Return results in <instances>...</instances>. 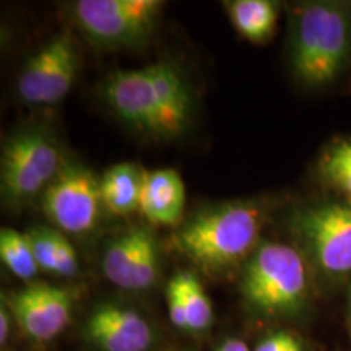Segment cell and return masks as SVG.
Wrapping results in <instances>:
<instances>
[{"label":"cell","instance_id":"e0dca14e","mask_svg":"<svg viewBox=\"0 0 351 351\" xmlns=\"http://www.w3.org/2000/svg\"><path fill=\"white\" fill-rule=\"evenodd\" d=\"M182 296L184 309L187 317V330L204 332L212 326L213 311L207 293L192 271H181L173 276Z\"/></svg>","mask_w":351,"mask_h":351},{"label":"cell","instance_id":"6da1fadb","mask_svg":"<svg viewBox=\"0 0 351 351\" xmlns=\"http://www.w3.org/2000/svg\"><path fill=\"white\" fill-rule=\"evenodd\" d=\"M101 95L121 121L153 137H179L191 125V86L171 62L116 70L103 82Z\"/></svg>","mask_w":351,"mask_h":351},{"label":"cell","instance_id":"4fadbf2b","mask_svg":"<svg viewBox=\"0 0 351 351\" xmlns=\"http://www.w3.org/2000/svg\"><path fill=\"white\" fill-rule=\"evenodd\" d=\"M186 207V187L174 169L145 171L138 212L152 225L179 226Z\"/></svg>","mask_w":351,"mask_h":351},{"label":"cell","instance_id":"30bf717a","mask_svg":"<svg viewBox=\"0 0 351 351\" xmlns=\"http://www.w3.org/2000/svg\"><path fill=\"white\" fill-rule=\"evenodd\" d=\"M160 257L158 244L150 230L132 226L108 244L103 254V271L116 287L142 291L158 280Z\"/></svg>","mask_w":351,"mask_h":351},{"label":"cell","instance_id":"ffe728a7","mask_svg":"<svg viewBox=\"0 0 351 351\" xmlns=\"http://www.w3.org/2000/svg\"><path fill=\"white\" fill-rule=\"evenodd\" d=\"M166 298H168L169 319H171V322H173V326L187 330V317H186V309H184L182 296H181V293H179L178 285L174 283L173 278H171V282L168 283Z\"/></svg>","mask_w":351,"mask_h":351},{"label":"cell","instance_id":"ac0fdd59","mask_svg":"<svg viewBox=\"0 0 351 351\" xmlns=\"http://www.w3.org/2000/svg\"><path fill=\"white\" fill-rule=\"evenodd\" d=\"M0 258L3 265L25 282L36 278L39 267L28 236L10 228L0 231Z\"/></svg>","mask_w":351,"mask_h":351},{"label":"cell","instance_id":"5bb4252c","mask_svg":"<svg viewBox=\"0 0 351 351\" xmlns=\"http://www.w3.org/2000/svg\"><path fill=\"white\" fill-rule=\"evenodd\" d=\"M145 171L132 163L109 168L99 179L101 204L106 212L124 217L138 210Z\"/></svg>","mask_w":351,"mask_h":351},{"label":"cell","instance_id":"52a82bcc","mask_svg":"<svg viewBox=\"0 0 351 351\" xmlns=\"http://www.w3.org/2000/svg\"><path fill=\"white\" fill-rule=\"evenodd\" d=\"M293 231L322 274H351V204L315 205L298 212Z\"/></svg>","mask_w":351,"mask_h":351},{"label":"cell","instance_id":"3957f363","mask_svg":"<svg viewBox=\"0 0 351 351\" xmlns=\"http://www.w3.org/2000/svg\"><path fill=\"white\" fill-rule=\"evenodd\" d=\"M262 230V212L249 202L202 210L179 228L178 249L207 271L226 270L254 254Z\"/></svg>","mask_w":351,"mask_h":351},{"label":"cell","instance_id":"ba28073f","mask_svg":"<svg viewBox=\"0 0 351 351\" xmlns=\"http://www.w3.org/2000/svg\"><path fill=\"white\" fill-rule=\"evenodd\" d=\"M99 181L93 171L65 160L62 169L43 194V210L57 230L69 234L91 231L101 213Z\"/></svg>","mask_w":351,"mask_h":351},{"label":"cell","instance_id":"9c48e42d","mask_svg":"<svg viewBox=\"0 0 351 351\" xmlns=\"http://www.w3.org/2000/svg\"><path fill=\"white\" fill-rule=\"evenodd\" d=\"M78 73V49L67 32L56 34L21 69L16 90L28 104H56L73 86Z\"/></svg>","mask_w":351,"mask_h":351},{"label":"cell","instance_id":"8992f818","mask_svg":"<svg viewBox=\"0 0 351 351\" xmlns=\"http://www.w3.org/2000/svg\"><path fill=\"white\" fill-rule=\"evenodd\" d=\"M163 10L158 0H78L73 20L98 47L122 49L140 46L152 36Z\"/></svg>","mask_w":351,"mask_h":351},{"label":"cell","instance_id":"8fae6325","mask_svg":"<svg viewBox=\"0 0 351 351\" xmlns=\"http://www.w3.org/2000/svg\"><path fill=\"white\" fill-rule=\"evenodd\" d=\"M7 306L29 339L49 341L69 326L73 295L67 288L32 283L8 296Z\"/></svg>","mask_w":351,"mask_h":351},{"label":"cell","instance_id":"44dd1931","mask_svg":"<svg viewBox=\"0 0 351 351\" xmlns=\"http://www.w3.org/2000/svg\"><path fill=\"white\" fill-rule=\"evenodd\" d=\"M256 351H302L295 335L288 332H275L257 345Z\"/></svg>","mask_w":351,"mask_h":351},{"label":"cell","instance_id":"d6986e66","mask_svg":"<svg viewBox=\"0 0 351 351\" xmlns=\"http://www.w3.org/2000/svg\"><path fill=\"white\" fill-rule=\"evenodd\" d=\"M319 173L328 187L351 202V138L339 140L324 152Z\"/></svg>","mask_w":351,"mask_h":351},{"label":"cell","instance_id":"5b68a950","mask_svg":"<svg viewBox=\"0 0 351 351\" xmlns=\"http://www.w3.org/2000/svg\"><path fill=\"white\" fill-rule=\"evenodd\" d=\"M65 158L49 132L20 130L8 138L2 152V195L8 204L21 205L51 186Z\"/></svg>","mask_w":351,"mask_h":351},{"label":"cell","instance_id":"cb8c5ba5","mask_svg":"<svg viewBox=\"0 0 351 351\" xmlns=\"http://www.w3.org/2000/svg\"><path fill=\"white\" fill-rule=\"evenodd\" d=\"M350 320H351V295H350Z\"/></svg>","mask_w":351,"mask_h":351},{"label":"cell","instance_id":"7c38bea8","mask_svg":"<svg viewBox=\"0 0 351 351\" xmlns=\"http://www.w3.org/2000/svg\"><path fill=\"white\" fill-rule=\"evenodd\" d=\"M85 337L101 351H147L153 343V330L143 315L111 302L90 314Z\"/></svg>","mask_w":351,"mask_h":351},{"label":"cell","instance_id":"277c9868","mask_svg":"<svg viewBox=\"0 0 351 351\" xmlns=\"http://www.w3.org/2000/svg\"><path fill=\"white\" fill-rule=\"evenodd\" d=\"M241 291L257 313L295 314L307 298V271L300 251L280 243L258 245L245 261Z\"/></svg>","mask_w":351,"mask_h":351},{"label":"cell","instance_id":"7402d4cb","mask_svg":"<svg viewBox=\"0 0 351 351\" xmlns=\"http://www.w3.org/2000/svg\"><path fill=\"white\" fill-rule=\"evenodd\" d=\"M12 313L8 309L7 304H2V309H0V343L5 345L8 341V337H10V326H12Z\"/></svg>","mask_w":351,"mask_h":351},{"label":"cell","instance_id":"7a4b0ae2","mask_svg":"<svg viewBox=\"0 0 351 351\" xmlns=\"http://www.w3.org/2000/svg\"><path fill=\"white\" fill-rule=\"evenodd\" d=\"M351 54V12L343 3H302L291 16L289 60L306 86H326L340 77Z\"/></svg>","mask_w":351,"mask_h":351},{"label":"cell","instance_id":"2e32d148","mask_svg":"<svg viewBox=\"0 0 351 351\" xmlns=\"http://www.w3.org/2000/svg\"><path fill=\"white\" fill-rule=\"evenodd\" d=\"M232 26L251 43H265L275 32L278 8L270 0H232L225 3Z\"/></svg>","mask_w":351,"mask_h":351},{"label":"cell","instance_id":"9a60e30c","mask_svg":"<svg viewBox=\"0 0 351 351\" xmlns=\"http://www.w3.org/2000/svg\"><path fill=\"white\" fill-rule=\"evenodd\" d=\"M39 270L57 276H75L80 270L77 251L60 231L38 226L26 232Z\"/></svg>","mask_w":351,"mask_h":351},{"label":"cell","instance_id":"603a6c76","mask_svg":"<svg viewBox=\"0 0 351 351\" xmlns=\"http://www.w3.org/2000/svg\"><path fill=\"white\" fill-rule=\"evenodd\" d=\"M218 351H251L249 346L244 343L243 340H236V339H230L225 340L219 346Z\"/></svg>","mask_w":351,"mask_h":351}]
</instances>
